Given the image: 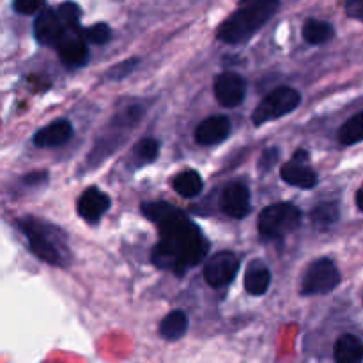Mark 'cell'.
<instances>
[{"label": "cell", "mask_w": 363, "mask_h": 363, "mask_svg": "<svg viewBox=\"0 0 363 363\" xmlns=\"http://www.w3.org/2000/svg\"><path fill=\"white\" fill-rule=\"evenodd\" d=\"M145 216L156 222L162 229V241L152 252V261L160 268L184 273L188 266L197 264L206 255V241L201 238L197 227L184 218L170 204H144Z\"/></svg>", "instance_id": "cell-1"}, {"label": "cell", "mask_w": 363, "mask_h": 363, "mask_svg": "<svg viewBox=\"0 0 363 363\" xmlns=\"http://www.w3.org/2000/svg\"><path fill=\"white\" fill-rule=\"evenodd\" d=\"M279 6V0H257L243 9L236 11L218 28V39L229 43V45L248 41L277 13Z\"/></svg>", "instance_id": "cell-2"}, {"label": "cell", "mask_w": 363, "mask_h": 363, "mask_svg": "<svg viewBox=\"0 0 363 363\" xmlns=\"http://www.w3.org/2000/svg\"><path fill=\"white\" fill-rule=\"evenodd\" d=\"M20 227L27 236L30 250L38 255L41 261L52 266H64L67 261L66 243L62 234L57 233L55 227L46 225L34 218L20 220Z\"/></svg>", "instance_id": "cell-3"}, {"label": "cell", "mask_w": 363, "mask_h": 363, "mask_svg": "<svg viewBox=\"0 0 363 363\" xmlns=\"http://www.w3.org/2000/svg\"><path fill=\"white\" fill-rule=\"evenodd\" d=\"M301 94L293 87H279L269 92L264 99L257 105L255 112L252 113V123L255 126H262L266 123L280 119L287 113L294 112L300 106Z\"/></svg>", "instance_id": "cell-4"}, {"label": "cell", "mask_w": 363, "mask_h": 363, "mask_svg": "<svg viewBox=\"0 0 363 363\" xmlns=\"http://www.w3.org/2000/svg\"><path fill=\"white\" fill-rule=\"evenodd\" d=\"M301 211L293 204L280 202L266 208L259 216V230L262 236L280 238L293 233L301 223Z\"/></svg>", "instance_id": "cell-5"}, {"label": "cell", "mask_w": 363, "mask_h": 363, "mask_svg": "<svg viewBox=\"0 0 363 363\" xmlns=\"http://www.w3.org/2000/svg\"><path fill=\"white\" fill-rule=\"evenodd\" d=\"M339 268L332 259H318L308 266L307 273L301 284V294L305 296H314V294H328L340 284Z\"/></svg>", "instance_id": "cell-6"}, {"label": "cell", "mask_w": 363, "mask_h": 363, "mask_svg": "<svg viewBox=\"0 0 363 363\" xmlns=\"http://www.w3.org/2000/svg\"><path fill=\"white\" fill-rule=\"evenodd\" d=\"M238 269H240V261L233 252H218L206 262L204 279L211 287H223L233 282Z\"/></svg>", "instance_id": "cell-7"}, {"label": "cell", "mask_w": 363, "mask_h": 363, "mask_svg": "<svg viewBox=\"0 0 363 363\" xmlns=\"http://www.w3.org/2000/svg\"><path fill=\"white\" fill-rule=\"evenodd\" d=\"M284 181L287 184H293L296 188H303V190H311L318 184V174L315 170H312L308 167V152L305 149H300L296 155L293 156L291 162H287L286 165L280 170Z\"/></svg>", "instance_id": "cell-8"}, {"label": "cell", "mask_w": 363, "mask_h": 363, "mask_svg": "<svg viewBox=\"0 0 363 363\" xmlns=\"http://www.w3.org/2000/svg\"><path fill=\"white\" fill-rule=\"evenodd\" d=\"M215 96L220 105H223L225 108H234L243 103L245 96H247V82L241 74L225 71L216 77Z\"/></svg>", "instance_id": "cell-9"}, {"label": "cell", "mask_w": 363, "mask_h": 363, "mask_svg": "<svg viewBox=\"0 0 363 363\" xmlns=\"http://www.w3.org/2000/svg\"><path fill=\"white\" fill-rule=\"evenodd\" d=\"M222 209L230 218H245L250 213V190L243 183H230L223 188Z\"/></svg>", "instance_id": "cell-10"}, {"label": "cell", "mask_w": 363, "mask_h": 363, "mask_svg": "<svg viewBox=\"0 0 363 363\" xmlns=\"http://www.w3.org/2000/svg\"><path fill=\"white\" fill-rule=\"evenodd\" d=\"M34 35L41 45L57 46L64 38V25L52 9H41L34 23Z\"/></svg>", "instance_id": "cell-11"}, {"label": "cell", "mask_w": 363, "mask_h": 363, "mask_svg": "<svg viewBox=\"0 0 363 363\" xmlns=\"http://www.w3.org/2000/svg\"><path fill=\"white\" fill-rule=\"evenodd\" d=\"M230 130V121L225 116L208 117L195 130V140L201 145H216L229 137Z\"/></svg>", "instance_id": "cell-12"}, {"label": "cell", "mask_w": 363, "mask_h": 363, "mask_svg": "<svg viewBox=\"0 0 363 363\" xmlns=\"http://www.w3.org/2000/svg\"><path fill=\"white\" fill-rule=\"evenodd\" d=\"M71 137H73V126H71L69 121L60 119L41 128L34 135V145L39 149L60 147V145L67 144Z\"/></svg>", "instance_id": "cell-13"}, {"label": "cell", "mask_w": 363, "mask_h": 363, "mask_svg": "<svg viewBox=\"0 0 363 363\" xmlns=\"http://www.w3.org/2000/svg\"><path fill=\"white\" fill-rule=\"evenodd\" d=\"M110 208V199L98 188H89L78 201V213L87 222H98Z\"/></svg>", "instance_id": "cell-14"}, {"label": "cell", "mask_w": 363, "mask_h": 363, "mask_svg": "<svg viewBox=\"0 0 363 363\" xmlns=\"http://www.w3.org/2000/svg\"><path fill=\"white\" fill-rule=\"evenodd\" d=\"M57 48H59L60 60L66 66H84L89 59V48L82 38H66L64 35L59 45H57Z\"/></svg>", "instance_id": "cell-15"}, {"label": "cell", "mask_w": 363, "mask_h": 363, "mask_svg": "<svg viewBox=\"0 0 363 363\" xmlns=\"http://www.w3.org/2000/svg\"><path fill=\"white\" fill-rule=\"evenodd\" d=\"M333 358L337 363H358L363 358V344L358 337L346 333L333 347Z\"/></svg>", "instance_id": "cell-16"}, {"label": "cell", "mask_w": 363, "mask_h": 363, "mask_svg": "<svg viewBox=\"0 0 363 363\" xmlns=\"http://www.w3.org/2000/svg\"><path fill=\"white\" fill-rule=\"evenodd\" d=\"M272 284V273L262 262H254L245 275V289L252 296H262Z\"/></svg>", "instance_id": "cell-17"}, {"label": "cell", "mask_w": 363, "mask_h": 363, "mask_svg": "<svg viewBox=\"0 0 363 363\" xmlns=\"http://www.w3.org/2000/svg\"><path fill=\"white\" fill-rule=\"evenodd\" d=\"M333 35H335V30H333V27L328 21L314 20V18L305 21L303 38L308 45H325V43L332 41Z\"/></svg>", "instance_id": "cell-18"}, {"label": "cell", "mask_w": 363, "mask_h": 363, "mask_svg": "<svg viewBox=\"0 0 363 363\" xmlns=\"http://www.w3.org/2000/svg\"><path fill=\"white\" fill-rule=\"evenodd\" d=\"M174 190L181 195V197L194 199L197 197L199 194L204 188V183H202V177L199 176V172L195 170H184V172L177 174L174 177Z\"/></svg>", "instance_id": "cell-19"}, {"label": "cell", "mask_w": 363, "mask_h": 363, "mask_svg": "<svg viewBox=\"0 0 363 363\" xmlns=\"http://www.w3.org/2000/svg\"><path fill=\"white\" fill-rule=\"evenodd\" d=\"M188 330V318L184 312L174 311L160 325V333L167 340H179Z\"/></svg>", "instance_id": "cell-20"}, {"label": "cell", "mask_w": 363, "mask_h": 363, "mask_svg": "<svg viewBox=\"0 0 363 363\" xmlns=\"http://www.w3.org/2000/svg\"><path fill=\"white\" fill-rule=\"evenodd\" d=\"M311 218L315 227H319V229H328V227L335 225L339 222V204L337 202H323V204H318L312 209Z\"/></svg>", "instance_id": "cell-21"}, {"label": "cell", "mask_w": 363, "mask_h": 363, "mask_svg": "<svg viewBox=\"0 0 363 363\" xmlns=\"http://www.w3.org/2000/svg\"><path fill=\"white\" fill-rule=\"evenodd\" d=\"M339 140L344 145H354L363 142V112L357 113L340 126Z\"/></svg>", "instance_id": "cell-22"}, {"label": "cell", "mask_w": 363, "mask_h": 363, "mask_svg": "<svg viewBox=\"0 0 363 363\" xmlns=\"http://www.w3.org/2000/svg\"><path fill=\"white\" fill-rule=\"evenodd\" d=\"M158 155H160V144L158 140H155V138H144V140H140L137 145H135L133 156L135 160H137L138 167L155 162V160L158 158Z\"/></svg>", "instance_id": "cell-23"}, {"label": "cell", "mask_w": 363, "mask_h": 363, "mask_svg": "<svg viewBox=\"0 0 363 363\" xmlns=\"http://www.w3.org/2000/svg\"><path fill=\"white\" fill-rule=\"evenodd\" d=\"M80 35L84 41L96 43V45H105L106 41H110V35H112V30L106 23H96L92 27L82 28Z\"/></svg>", "instance_id": "cell-24"}, {"label": "cell", "mask_w": 363, "mask_h": 363, "mask_svg": "<svg viewBox=\"0 0 363 363\" xmlns=\"http://www.w3.org/2000/svg\"><path fill=\"white\" fill-rule=\"evenodd\" d=\"M80 7L74 2H64L57 9V16L62 21L64 27H78V23H80Z\"/></svg>", "instance_id": "cell-25"}, {"label": "cell", "mask_w": 363, "mask_h": 363, "mask_svg": "<svg viewBox=\"0 0 363 363\" xmlns=\"http://www.w3.org/2000/svg\"><path fill=\"white\" fill-rule=\"evenodd\" d=\"M46 0H14V11L20 14H35L45 7Z\"/></svg>", "instance_id": "cell-26"}, {"label": "cell", "mask_w": 363, "mask_h": 363, "mask_svg": "<svg viewBox=\"0 0 363 363\" xmlns=\"http://www.w3.org/2000/svg\"><path fill=\"white\" fill-rule=\"evenodd\" d=\"M346 14L353 20L363 21V0H346Z\"/></svg>", "instance_id": "cell-27"}, {"label": "cell", "mask_w": 363, "mask_h": 363, "mask_svg": "<svg viewBox=\"0 0 363 363\" xmlns=\"http://www.w3.org/2000/svg\"><path fill=\"white\" fill-rule=\"evenodd\" d=\"M277 162V149H269V151L262 152V158H261V169L262 170H269Z\"/></svg>", "instance_id": "cell-28"}, {"label": "cell", "mask_w": 363, "mask_h": 363, "mask_svg": "<svg viewBox=\"0 0 363 363\" xmlns=\"http://www.w3.org/2000/svg\"><path fill=\"white\" fill-rule=\"evenodd\" d=\"M357 206H358V209H360V211H363V184H362L360 190L357 191Z\"/></svg>", "instance_id": "cell-29"}, {"label": "cell", "mask_w": 363, "mask_h": 363, "mask_svg": "<svg viewBox=\"0 0 363 363\" xmlns=\"http://www.w3.org/2000/svg\"><path fill=\"white\" fill-rule=\"evenodd\" d=\"M243 2H248V0H243Z\"/></svg>", "instance_id": "cell-30"}]
</instances>
